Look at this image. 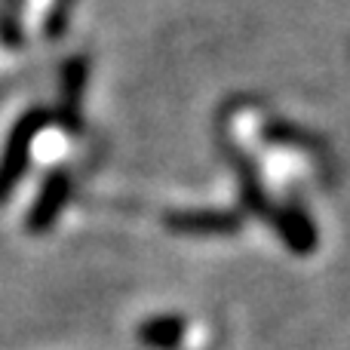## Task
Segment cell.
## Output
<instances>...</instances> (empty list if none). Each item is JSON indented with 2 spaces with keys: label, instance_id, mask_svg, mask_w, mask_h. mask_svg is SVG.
<instances>
[{
  "label": "cell",
  "instance_id": "2",
  "mask_svg": "<svg viewBox=\"0 0 350 350\" xmlns=\"http://www.w3.org/2000/svg\"><path fill=\"white\" fill-rule=\"evenodd\" d=\"M86 71H90L86 55H68L65 65H62V92H59V111H55V120H59L68 133H77V129L83 126Z\"/></svg>",
  "mask_w": 350,
  "mask_h": 350
},
{
  "label": "cell",
  "instance_id": "3",
  "mask_svg": "<svg viewBox=\"0 0 350 350\" xmlns=\"http://www.w3.org/2000/svg\"><path fill=\"white\" fill-rule=\"evenodd\" d=\"M68 193H71V178L65 170H55L46 175L40 193H37L34 206L28 212V230L31 234H43V230L53 228V221L62 215V206L68 203Z\"/></svg>",
  "mask_w": 350,
  "mask_h": 350
},
{
  "label": "cell",
  "instance_id": "4",
  "mask_svg": "<svg viewBox=\"0 0 350 350\" xmlns=\"http://www.w3.org/2000/svg\"><path fill=\"white\" fill-rule=\"evenodd\" d=\"M172 230L181 234H224V230L237 228V215L228 212H178V215L166 218Z\"/></svg>",
  "mask_w": 350,
  "mask_h": 350
},
{
  "label": "cell",
  "instance_id": "1",
  "mask_svg": "<svg viewBox=\"0 0 350 350\" xmlns=\"http://www.w3.org/2000/svg\"><path fill=\"white\" fill-rule=\"evenodd\" d=\"M49 120H53V111L37 105V108H28L12 123L10 135L3 142V151H0V203L22 181L25 170H28V160H31V148H34L37 135L46 129Z\"/></svg>",
  "mask_w": 350,
  "mask_h": 350
},
{
  "label": "cell",
  "instance_id": "5",
  "mask_svg": "<svg viewBox=\"0 0 350 350\" xmlns=\"http://www.w3.org/2000/svg\"><path fill=\"white\" fill-rule=\"evenodd\" d=\"M178 335H181V323L178 320H151V323L142 326V341H145V345L170 347Z\"/></svg>",
  "mask_w": 350,
  "mask_h": 350
},
{
  "label": "cell",
  "instance_id": "6",
  "mask_svg": "<svg viewBox=\"0 0 350 350\" xmlns=\"http://www.w3.org/2000/svg\"><path fill=\"white\" fill-rule=\"evenodd\" d=\"M71 6H74V0H55L53 12H49V18H46V37L55 40V37L65 34L68 18H71Z\"/></svg>",
  "mask_w": 350,
  "mask_h": 350
}]
</instances>
